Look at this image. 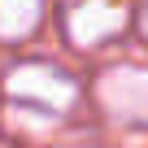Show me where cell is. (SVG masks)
I'll return each instance as SVG.
<instances>
[{
    "instance_id": "obj_1",
    "label": "cell",
    "mask_w": 148,
    "mask_h": 148,
    "mask_svg": "<svg viewBox=\"0 0 148 148\" xmlns=\"http://www.w3.org/2000/svg\"><path fill=\"white\" fill-rule=\"evenodd\" d=\"M100 105L122 122H148V70L139 65H113L96 83Z\"/></svg>"
},
{
    "instance_id": "obj_2",
    "label": "cell",
    "mask_w": 148,
    "mask_h": 148,
    "mask_svg": "<svg viewBox=\"0 0 148 148\" xmlns=\"http://www.w3.org/2000/svg\"><path fill=\"white\" fill-rule=\"evenodd\" d=\"M9 92L22 96V100H35V105H52V109H65L74 100V83L65 74H57L52 65H22L9 74Z\"/></svg>"
},
{
    "instance_id": "obj_3",
    "label": "cell",
    "mask_w": 148,
    "mask_h": 148,
    "mask_svg": "<svg viewBox=\"0 0 148 148\" xmlns=\"http://www.w3.org/2000/svg\"><path fill=\"white\" fill-rule=\"evenodd\" d=\"M122 26V9L113 5H83L70 13V39L74 44H100Z\"/></svg>"
},
{
    "instance_id": "obj_4",
    "label": "cell",
    "mask_w": 148,
    "mask_h": 148,
    "mask_svg": "<svg viewBox=\"0 0 148 148\" xmlns=\"http://www.w3.org/2000/svg\"><path fill=\"white\" fill-rule=\"evenodd\" d=\"M39 22V5H0V39H22Z\"/></svg>"
},
{
    "instance_id": "obj_5",
    "label": "cell",
    "mask_w": 148,
    "mask_h": 148,
    "mask_svg": "<svg viewBox=\"0 0 148 148\" xmlns=\"http://www.w3.org/2000/svg\"><path fill=\"white\" fill-rule=\"evenodd\" d=\"M144 31H148V13H144Z\"/></svg>"
}]
</instances>
